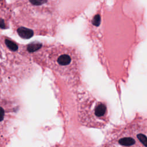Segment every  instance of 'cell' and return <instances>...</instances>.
Here are the masks:
<instances>
[{
    "mask_svg": "<svg viewBox=\"0 0 147 147\" xmlns=\"http://www.w3.org/2000/svg\"><path fill=\"white\" fill-rule=\"evenodd\" d=\"M42 56L47 65L68 80L78 78L83 68V59L75 48L61 45L51 46L44 51Z\"/></svg>",
    "mask_w": 147,
    "mask_h": 147,
    "instance_id": "obj_1",
    "label": "cell"
},
{
    "mask_svg": "<svg viewBox=\"0 0 147 147\" xmlns=\"http://www.w3.org/2000/svg\"><path fill=\"white\" fill-rule=\"evenodd\" d=\"M108 107L106 103L94 97L87 96L79 103V119L85 126L102 127L108 121Z\"/></svg>",
    "mask_w": 147,
    "mask_h": 147,
    "instance_id": "obj_2",
    "label": "cell"
},
{
    "mask_svg": "<svg viewBox=\"0 0 147 147\" xmlns=\"http://www.w3.org/2000/svg\"><path fill=\"white\" fill-rule=\"evenodd\" d=\"M18 35L24 38H29L33 35V32L28 28L20 27L17 29Z\"/></svg>",
    "mask_w": 147,
    "mask_h": 147,
    "instance_id": "obj_3",
    "label": "cell"
},
{
    "mask_svg": "<svg viewBox=\"0 0 147 147\" xmlns=\"http://www.w3.org/2000/svg\"><path fill=\"white\" fill-rule=\"evenodd\" d=\"M118 142L122 146H131L135 144L136 141L131 137L125 136L121 138L118 140Z\"/></svg>",
    "mask_w": 147,
    "mask_h": 147,
    "instance_id": "obj_4",
    "label": "cell"
},
{
    "mask_svg": "<svg viewBox=\"0 0 147 147\" xmlns=\"http://www.w3.org/2000/svg\"><path fill=\"white\" fill-rule=\"evenodd\" d=\"M5 42L7 47L9 49H10L13 51H17L18 49V45L14 42H13V41H11L9 39L6 38L5 40Z\"/></svg>",
    "mask_w": 147,
    "mask_h": 147,
    "instance_id": "obj_5",
    "label": "cell"
},
{
    "mask_svg": "<svg viewBox=\"0 0 147 147\" xmlns=\"http://www.w3.org/2000/svg\"><path fill=\"white\" fill-rule=\"evenodd\" d=\"M137 137L140 142H141L145 146L147 147V137L145 134L142 133H138L137 134Z\"/></svg>",
    "mask_w": 147,
    "mask_h": 147,
    "instance_id": "obj_6",
    "label": "cell"
},
{
    "mask_svg": "<svg viewBox=\"0 0 147 147\" xmlns=\"http://www.w3.org/2000/svg\"><path fill=\"white\" fill-rule=\"evenodd\" d=\"M100 20V19H99V16H96L95 18H94V20H95V21H94V24L95 25H97V24H96V23H98H98H99V22H98V21H97V20Z\"/></svg>",
    "mask_w": 147,
    "mask_h": 147,
    "instance_id": "obj_7",
    "label": "cell"
}]
</instances>
